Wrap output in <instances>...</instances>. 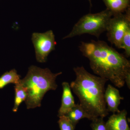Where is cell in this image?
<instances>
[{"label":"cell","instance_id":"6da1fadb","mask_svg":"<svg viewBox=\"0 0 130 130\" xmlns=\"http://www.w3.org/2000/svg\"><path fill=\"white\" fill-rule=\"evenodd\" d=\"M79 50L89 60L94 73L107 79L118 88L123 87L130 73V62L125 55L109 46L104 41L81 42Z\"/></svg>","mask_w":130,"mask_h":130},{"label":"cell","instance_id":"7a4b0ae2","mask_svg":"<svg viewBox=\"0 0 130 130\" xmlns=\"http://www.w3.org/2000/svg\"><path fill=\"white\" fill-rule=\"evenodd\" d=\"M74 81L70 84L71 90L78 98L79 105L89 115L91 120L107 116L109 111L105 102V86L108 80L93 75L83 66L73 68Z\"/></svg>","mask_w":130,"mask_h":130},{"label":"cell","instance_id":"3957f363","mask_svg":"<svg viewBox=\"0 0 130 130\" xmlns=\"http://www.w3.org/2000/svg\"><path fill=\"white\" fill-rule=\"evenodd\" d=\"M62 73L61 72L54 73L48 68L43 69L36 66L29 67L26 76L20 81L27 92L25 102L27 109L41 106L46 93L57 88L56 79Z\"/></svg>","mask_w":130,"mask_h":130},{"label":"cell","instance_id":"277c9868","mask_svg":"<svg viewBox=\"0 0 130 130\" xmlns=\"http://www.w3.org/2000/svg\"><path fill=\"white\" fill-rule=\"evenodd\" d=\"M112 13L108 9L96 13L84 15L74 25L72 30L63 39L71 38L78 36L88 34L98 38L106 31L107 26Z\"/></svg>","mask_w":130,"mask_h":130},{"label":"cell","instance_id":"5b68a950","mask_svg":"<svg viewBox=\"0 0 130 130\" xmlns=\"http://www.w3.org/2000/svg\"><path fill=\"white\" fill-rule=\"evenodd\" d=\"M125 14L119 13L113 15L107 26L108 40L119 48H121V42L128 26L130 25V8Z\"/></svg>","mask_w":130,"mask_h":130},{"label":"cell","instance_id":"8992f818","mask_svg":"<svg viewBox=\"0 0 130 130\" xmlns=\"http://www.w3.org/2000/svg\"><path fill=\"white\" fill-rule=\"evenodd\" d=\"M31 40L37 60L39 63H45L49 54L55 49L56 42L53 32L50 30L43 33L34 32Z\"/></svg>","mask_w":130,"mask_h":130},{"label":"cell","instance_id":"52a82bcc","mask_svg":"<svg viewBox=\"0 0 130 130\" xmlns=\"http://www.w3.org/2000/svg\"><path fill=\"white\" fill-rule=\"evenodd\" d=\"M104 97L106 105L107 106V109L109 112L115 113L120 111L119 106L121 100H123L124 98L120 95L118 89L111 85H108L105 89Z\"/></svg>","mask_w":130,"mask_h":130},{"label":"cell","instance_id":"ba28073f","mask_svg":"<svg viewBox=\"0 0 130 130\" xmlns=\"http://www.w3.org/2000/svg\"><path fill=\"white\" fill-rule=\"evenodd\" d=\"M127 112L125 109L113 113L106 123L107 130H130L127 123Z\"/></svg>","mask_w":130,"mask_h":130},{"label":"cell","instance_id":"9c48e42d","mask_svg":"<svg viewBox=\"0 0 130 130\" xmlns=\"http://www.w3.org/2000/svg\"><path fill=\"white\" fill-rule=\"evenodd\" d=\"M62 86L63 94L61 105L58 111L59 117L67 114L76 104L70 84L67 82H63Z\"/></svg>","mask_w":130,"mask_h":130},{"label":"cell","instance_id":"30bf717a","mask_svg":"<svg viewBox=\"0 0 130 130\" xmlns=\"http://www.w3.org/2000/svg\"><path fill=\"white\" fill-rule=\"evenodd\" d=\"M113 15L123 13L130 8V0H103Z\"/></svg>","mask_w":130,"mask_h":130},{"label":"cell","instance_id":"8fae6325","mask_svg":"<svg viewBox=\"0 0 130 130\" xmlns=\"http://www.w3.org/2000/svg\"><path fill=\"white\" fill-rule=\"evenodd\" d=\"M66 116H67L75 126L79 120L82 119L87 118L91 120L89 115L84 110L79 103L75 106L68 112Z\"/></svg>","mask_w":130,"mask_h":130},{"label":"cell","instance_id":"7c38bea8","mask_svg":"<svg viewBox=\"0 0 130 130\" xmlns=\"http://www.w3.org/2000/svg\"><path fill=\"white\" fill-rule=\"evenodd\" d=\"M21 79V76L18 74L15 69L6 72L0 77V89L4 88L9 84L16 85L19 83Z\"/></svg>","mask_w":130,"mask_h":130},{"label":"cell","instance_id":"4fadbf2b","mask_svg":"<svg viewBox=\"0 0 130 130\" xmlns=\"http://www.w3.org/2000/svg\"><path fill=\"white\" fill-rule=\"evenodd\" d=\"M20 81L18 83L15 85L14 86L15 97L14 106L12 109V111L14 112H16L18 111L20 105L22 102L25 101L27 97L26 90Z\"/></svg>","mask_w":130,"mask_h":130},{"label":"cell","instance_id":"5bb4252c","mask_svg":"<svg viewBox=\"0 0 130 130\" xmlns=\"http://www.w3.org/2000/svg\"><path fill=\"white\" fill-rule=\"evenodd\" d=\"M121 48L125 50L126 58L130 56V25L128 26L123 36L121 42Z\"/></svg>","mask_w":130,"mask_h":130},{"label":"cell","instance_id":"9a60e30c","mask_svg":"<svg viewBox=\"0 0 130 130\" xmlns=\"http://www.w3.org/2000/svg\"><path fill=\"white\" fill-rule=\"evenodd\" d=\"M58 121L60 130H74L76 126L73 124L70 119L66 115L59 117Z\"/></svg>","mask_w":130,"mask_h":130},{"label":"cell","instance_id":"2e32d148","mask_svg":"<svg viewBox=\"0 0 130 130\" xmlns=\"http://www.w3.org/2000/svg\"><path fill=\"white\" fill-rule=\"evenodd\" d=\"M104 118L99 117L92 120L91 126L92 130H107Z\"/></svg>","mask_w":130,"mask_h":130},{"label":"cell","instance_id":"e0dca14e","mask_svg":"<svg viewBox=\"0 0 130 130\" xmlns=\"http://www.w3.org/2000/svg\"><path fill=\"white\" fill-rule=\"evenodd\" d=\"M125 84H126L128 88L129 89L130 88V73H128L125 79Z\"/></svg>","mask_w":130,"mask_h":130},{"label":"cell","instance_id":"ac0fdd59","mask_svg":"<svg viewBox=\"0 0 130 130\" xmlns=\"http://www.w3.org/2000/svg\"><path fill=\"white\" fill-rule=\"evenodd\" d=\"M88 1H89V2L90 3V5H91V0H88Z\"/></svg>","mask_w":130,"mask_h":130}]
</instances>
